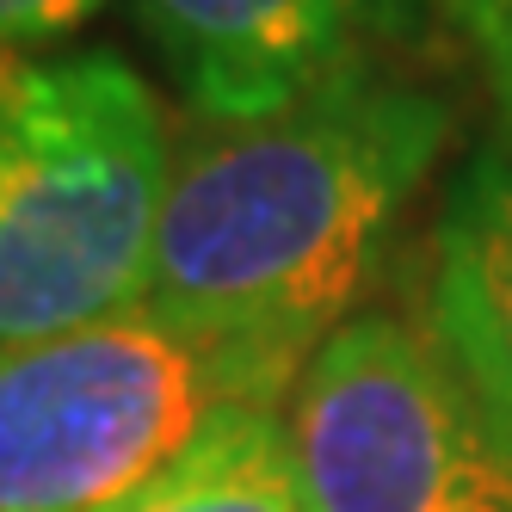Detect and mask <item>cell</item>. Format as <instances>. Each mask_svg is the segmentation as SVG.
<instances>
[{"instance_id": "cell-1", "label": "cell", "mask_w": 512, "mask_h": 512, "mask_svg": "<svg viewBox=\"0 0 512 512\" xmlns=\"http://www.w3.org/2000/svg\"><path fill=\"white\" fill-rule=\"evenodd\" d=\"M445 142L451 105L377 56L284 112L198 124L173 149L142 303L297 389L358 315Z\"/></svg>"}, {"instance_id": "cell-9", "label": "cell", "mask_w": 512, "mask_h": 512, "mask_svg": "<svg viewBox=\"0 0 512 512\" xmlns=\"http://www.w3.org/2000/svg\"><path fill=\"white\" fill-rule=\"evenodd\" d=\"M105 7V0H0V50H50Z\"/></svg>"}, {"instance_id": "cell-4", "label": "cell", "mask_w": 512, "mask_h": 512, "mask_svg": "<svg viewBox=\"0 0 512 512\" xmlns=\"http://www.w3.org/2000/svg\"><path fill=\"white\" fill-rule=\"evenodd\" d=\"M309 512H512V408L432 321L358 309L284 401Z\"/></svg>"}, {"instance_id": "cell-2", "label": "cell", "mask_w": 512, "mask_h": 512, "mask_svg": "<svg viewBox=\"0 0 512 512\" xmlns=\"http://www.w3.org/2000/svg\"><path fill=\"white\" fill-rule=\"evenodd\" d=\"M173 136L118 50H0V352L149 297Z\"/></svg>"}, {"instance_id": "cell-8", "label": "cell", "mask_w": 512, "mask_h": 512, "mask_svg": "<svg viewBox=\"0 0 512 512\" xmlns=\"http://www.w3.org/2000/svg\"><path fill=\"white\" fill-rule=\"evenodd\" d=\"M463 44L475 50L482 75L500 99V118L512 124V0H445Z\"/></svg>"}, {"instance_id": "cell-6", "label": "cell", "mask_w": 512, "mask_h": 512, "mask_svg": "<svg viewBox=\"0 0 512 512\" xmlns=\"http://www.w3.org/2000/svg\"><path fill=\"white\" fill-rule=\"evenodd\" d=\"M426 321L512 408V124L463 167L445 198Z\"/></svg>"}, {"instance_id": "cell-3", "label": "cell", "mask_w": 512, "mask_h": 512, "mask_svg": "<svg viewBox=\"0 0 512 512\" xmlns=\"http://www.w3.org/2000/svg\"><path fill=\"white\" fill-rule=\"evenodd\" d=\"M290 383L149 303L0 352V512H105Z\"/></svg>"}, {"instance_id": "cell-5", "label": "cell", "mask_w": 512, "mask_h": 512, "mask_svg": "<svg viewBox=\"0 0 512 512\" xmlns=\"http://www.w3.org/2000/svg\"><path fill=\"white\" fill-rule=\"evenodd\" d=\"M401 7L408 0H136V19L198 124H247L364 62Z\"/></svg>"}, {"instance_id": "cell-7", "label": "cell", "mask_w": 512, "mask_h": 512, "mask_svg": "<svg viewBox=\"0 0 512 512\" xmlns=\"http://www.w3.org/2000/svg\"><path fill=\"white\" fill-rule=\"evenodd\" d=\"M105 512H309L297 457H290L284 408L235 414L204 445L167 463L155 482H142Z\"/></svg>"}]
</instances>
